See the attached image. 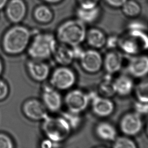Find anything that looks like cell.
<instances>
[{
	"mask_svg": "<svg viewBox=\"0 0 148 148\" xmlns=\"http://www.w3.org/2000/svg\"><path fill=\"white\" fill-rule=\"evenodd\" d=\"M135 93L138 101L148 103V77L138 83L136 87Z\"/></svg>",
	"mask_w": 148,
	"mask_h": 148,
	"instance_id": "cell-25",
	"label": "cell"
},
{
	"mask_svg": "<svg viewBox=\"0 0 148 148\" xmlns=\"http://www.w3.org/2000/svg\"><path fill=\"white\" fill-rule=\"evenodd\" d=\"M21 110L26 118L34 121H42L49 115V112L42 101L37 99H28L25 101Z\"/></svg>",
	"mask_w": 148,
	"mask_h": 148,
	"instance_id": "cell-11",
	"label": "cell"
},
{
	"mask_svg": "<svg viewBox=\"0 0 148 148\" xmlns=\"http://www.w3.org/2000/svg\"><path fill=\"white\" fill-rule=\"evenodd\" d=\"M99 91L102 96L109 98L114 96L116 94L114 80L110 78H105L100 84Z\"/></svg>",
	"mask_w": 148,
	"mask_h": 148,
	"instance_id": "cell-24",
	"label": "cell"
},
{
	"mask_svg": "<svg viewBox=\"0 0 148 148\" xmlns=\"http://www.w3.org/2000/svg\"><path fill=\"white\" fill-rule=\"evenodd\" d=\"M34 16L38 22L48 23L52 20L53 14L51 10L47 6L40 5L35 9Z\"/></svg>",
	"mask_w": 148,
	"mask_h": 148,
	"instance_id": "cell-22",
	"label": "cell"
},
{
	"mask_svg": "<svg viewBox=\"0 0 148 148\" xmlns=\"http://www.w3.org/2000/svg\"><path fill=\"white\" fill-rule=\"evenodd\" d=\"M90 98L92 112L96 116L106 117L113 113L114 104L108 98L98 96L94 92L88 94Z\"/></svg>",
	"mask_w": 148,
	"mask_h": 148,
	"instance_id": "cell-12",
	"label": "cell"
},
{
	"mask_svg": "<svg viewBox=\"0 0 148 148\" xmlns=\"http://www.w3.org/2000/svg\"><path fill=\"white\" fill-rule=\"evenodd\" d=\"M55 36L50 33L36 34L30 40L26 50L29 58L47 61L52 57L58 44Z\"/></svg>",
	"mask_w": 148,
	"mask_h": 148,
	"instance_id": "cell-3",
	"label": "cell"
},
{
	"mask_svg": "<svg viewBox=\"0 0 148 148\" xmlns=\"http://www.w3.org/2000/svg\"><path fill=\"white\" fill-rule=\"evenodd\" d=\"M114 148H136V143L128 136H117L113 141Z\"/></svg>",
	"mask_w": 148,
	"mask_h": 148,
	"instance_id": "cell-27",
	"label": "cell"
},
{
	"mask_svg": "<svg viewBox=\"0 0 148 148\" xmlns=\"http://www.w3.org/2000/svg\"><path fill=\"white\" fill-rule=\"evenodd\" d=\"M116 94L121 96H127L134 88V82L130 76L122 75L114 80Z\"/></svg>",
	"mask_w": 148,
	"mask_h": 148,
	"instance_id": "cell-20",
	"label": "cell"
},
{
	"mask_svg": "<svg viewBox=\"0 0 148 148\" xmlns=\"http://www.w3.org/2000/svg\"><path fill=\"white\" fill-rule=\"evenodd\" d=\"M82 69L93 74L98 72L103 66V58L95 49L83 50L78 59Z\"/></svg>",
	"mask_w": 148,
	"mask_h": 148,
	"instance_id": "cell-9",
	"label": "cell"
},
{
	"mask_svg": "<svg viewBox=\"0 0 148 148\" xmlns=\"http://www.w3.org/2000/svg\"><path fill=\"white\" fill-rule=\"evenodd\" d=\"M101 10L98 6L92 9L79 7L76 11L78 19L84 24H91L96 21L100 15Z\"/></svg>",
	"mask_w": 148,
	"mask_h": 148,
	"instance_id": "cell-21",
	"label": "cell"
},
{
	"mask_svg": "<svg viewBox=\"0 0 148 148\" xmlns=\"http://www.w3.org/2000/svg\"><path fill=\"white\" fill-rule=\"evenodd\" d=\"M60 115L68 121L73 131L79 128L81 124L82 118L80 114L74 113L66 110V111L62 112Z\"/></svg>",
	"mask_w": 148,
	"mask_h": 148,
	"instance_id": "cell-26",
	"label": "cell"
},
{
	"mask_svg": "<svg viewBox=\"0 0 148 148\" xmlns=\"http://www.w3.org/2000/svg\"><path fill=\"white\" fill-rule=\"evenodd\" d=\"M109 6L114 8L121 7L127 0H104Z\"/></svg>",
	"mask_w": 148,
	"mask_h": 148,
	"instance_id": "cell-33",
	"label": "cell"
},
{
	"mask_svg": "<svg viewBox=\"0 0 148 148\" xmlns=\"http://www.w3.org/2000/svg\"><path fill=\"white\" fill-rule=\"evenodd\" d=\"M49 84L61 92H67L74 88L77 77L76 73L69 66L58 65L51 71Z\"/></svg>",
	"mask_w": 148,
	"mask_h": 148,
	"instance_id": "cell-6",
	"label": "cell"
},
{
	"mask_svg": "<svg viewBox=\"0 0 148 148\" xmlns=\"http://www.w3.org/2000/svg\"><path fill=\"white\" fill-rule=\"evenodd\" d=\"M30 78L37 82H43L49 79L51 69L47 61L29 58L26 64Z\"/></svg>",
	"mask_w": 148,
	"mask_h": 148,
	"instance_id": "cell-10",
	"label": "cell"
},
{
	"mask_svg": "<svg viewBox=\"0 0 148 148\" xmlns=\"http://www.w3.org/2000/svg\"><path fill=\"white\" fill-rule=\"evenodd\" d=\"M127 71L135 78H144L148 75V56L144 54L133 55L128 62Z\"/></svg>",
	"mask_w": 148,
	"mask_h": 148,
	"instance_id": "cell-14",
	"label": "cell"
},
{
	"mask_svg": "<svg viewBox=\"0 0 148 148\" xmlns=\"http://www.w3.org/2000/svg\"><path fill=\"white\" fill-rule=\"evenodd\" d=\"M86 32L85 24L82 21L79 19L68 20L58 27L56 40L68 46H78L85 40Z\"/></svg>",
	"mask_w": 148,
	"mask_h": 148,
	"instance_id": "cell-4",
	"label": "cell"
},
{
	"mask_svg": "<svg viewBox=\"0 0 148 148\" xmlns=\"http://www.w3.org/2000/svg\"><path fill=\"white\" fill-rule=\"evenodd\" d=\"M58 65L70 66L75 60L72 47L59 43L52 56Z\"/></svg>",
	"mask_w": 148,
	"mask_h": 148,
	"instance_id": "cell-16",
	"label": "cell"
},
{
	"mask_svg": "<svg viewBox=\"0 0 148 148\" xmlns=\"http://www.w3.org/2000/svg\"><path fill=\"white\" fill-rule=\"evenodd\" d=\"M9 94V86L5 80L0 77V101L5 100Z\"/></svg>",
	"mask_w": 148,
	"mask_h": 148,
	"instance_id": "cell-30",
	"label": "cell"
},
{
	"mask_svg": "<svg viewBox=\"0 0 148 148\" xmlns=\"http://www.w3.org/2000/svg\"><path fill=\"white\" fill-rule=\"evenodd\" d=\"M4 66L3 62L2 61V59L0 58V77L4 72Z\"/></svg>",
	"mask_w": 148,
	"mask_h": 148,
	"instance_id": "cell-35",
	"label": "cell"
},
{
	"mask_svg": "<svg viewBox=\"0 0 148 148\" xmlns=\"http://www.w3.org/2000/svg\"><path fill=\"white\" fill-rule=\"evenodd\" d=\"M97 136L102 140L113 142L117 138V130L112 124L107 122L99 123L95 128Z\"/></svg>",
	"mask_w": 148,
	"mask_h": 148,
	"instance_id": "cell-19",
	"label": "cell"
},
{
	"mask_svg": "<svg viewBox=\"0 0 148 148\" xmlns=\"http://www.w3.org/2000/svg\"><path fill=\"white\" fill-rule=\"evenodd\" d=\"M85 40L90 47L97 49L102 48L105 46L107 37L102 30L98 28H93L86 32Z\"/></svg>",
	"mask_w": 148,
	"mask_h": 148,
	"instance_id": "cell-18",
	"label": "cell"
},
{
	"mask_svg": "<svg viewBox=\"0 0 148 148\" xmlns=\"http://www.w3.org/2000/svg\"><path fill=\"white\" fill-rule=\"evenodd\" d=\"M146 130L147 132V134H148V124H147V126Z\"/></svg>",
	"mask_w": 148,
	"mask_h": 148,
	"instance_id": "cell-37",
	"label": "cell"
},
{
	"mask_svg": "<svg viewBox=\"0 0 148 148\" xmlns=\"http://www.w3.org/2000/svg\"><path fill=\"white\" fill-rule=\"evenodd\" d=\"M81 8L92 9L98 6L100 0H77Z\"/></svg>",
	"mask_w": 148,
	"mask_h": 148,
	"instance_id": "cell-31",
	"label": "cell"
},
{
	"mask_svg": "<svg viewBox=\"0 0 148 148\" xmlns=\"http://www.w3.org/2000/svg\"><path fill=\"white\" fill-rule=\"evenodd\" d=\"M123 64V57L120 52L112 50L106 55L103 59V66L109 74L118 72Z\"/></svg>",
	"mask_w": 148,
	"mask_h": 148,
	"instance_id": "cell-17",
	"label": "cell"
},
{
	"mask_svg": "<svg viewBox=\"0 0 148 148\" xmlns=\"http://www.w3.org/2000/svg\"><path fill=\"white\" fill-rule=\"evenodd\" d=\"M118 46L130 55L140 54L148 49V36L144 31L129 29L127 34L119 38Z\"/></svg>",
	"mask_w": 148,
	"mask_h": 148,
	"instance_id": "cell-5",
	"label": "cell"
},
{
	"mask_svg": "<svg viewBox=\"0 0 148 148\" xmlns=\"http://www.w3.org/2000/svg\"><path fill=\"white\" fill-rule=\"evenodd\" d=\"M41 128L46 139L59 144L67 140L73 132L70 124L61 115H48L42 120Z\"/></svg>",
	"mask_w": 148,
	"mask_h": 148,
	"instance_id": "cell-2",
	"label": "cell"
},
{
	"mask_svg": "<svg viewBox=\"0 0 148 148\" xmlns=\"http://www.w3.org/2000/svg\"><path fill=\"white\" fill-rule=\"evenodd\" d=\"M119 125L120 130L126 136H136L142 129L141 116L135 112L127 113L122 117Z\"/></svg>",
	"mask_w": 148,
	"mask_h": 148,
	"instance_id": "cell-13",
	"label": "cell"
},
{
	"mask_svg": "<svg viewBox=\"0 0 148 148\" xmlns=\"http://www.w3.org/2000/svg\"><path fill=\"white\" fill-rule=\"evenodd\" d=\"M134 112L140 116L148 114V103L138 101L134 104Z\"/></svg>",
	"mask_w": 148,
	"mask_h": 148,
	"instance_id": "cell-29",
	"label": "cell"
},
{
	"mask_svg": "<svg viewBox=\"0 0 148 148\" xmlns=\"http://www.w3.org/2000/svg\"><path fill=\"white\" fill-rule=\"evenodd\" d=\"M6 6V15L11 22L18 23L24 19L26 7L23 0H10Z\"/></svg>",
	"mask_w": 148,
	"mask_h": 148,
	"instance_id": "cell-15",
	"label": "cell"
},
{
	"mask_svg": "<svg viewBox=\"0 0 148 148\" xmlns=\"http://www.w3.org/2000/svg\"><path fill=\"white\" fill-rule=\"evenodd\" d=\"M41 101L49 112L56 113L60 112L64 105V100L60 91L50 84H45L42 87Z\"/></svg>",
	"mask_w": 148,
	"mask_h": 148,
	"instance_id": "cell-8",
	"label": "cell"
},
{
	"mask_svg": "<svg viewBox=\"0 0 148 148\" xmlns=\"http://www.w3.org/2000/svg\"><path fill=\"white\" fill-rule=\"evenodd\" d=\"M63 100L66 110L77 114L84 112L90 104L89 94L76 88L67 91Z\"/></svg>",
	"mask_w": 148,
	"mask_h": 148,
	"instance_id": "cell-7",
	"label": "cell"
},
{
	"mask_svg": "<svg viewBox=\"0 0 148 148\" xmlns=\"http://www.w3.org/2000/svg\"><path fill=\"white\" fill-rule=\"evenodd\" d=\"M14 143L10 136L4 132H0V148H13Z\"/></svg>",
	"mask_w": 148,
	"mask_h": 148,
	"instance_id": "cell-28",
	"label": "cell"
},
{
	"mask_svg": "<svg viewBox=\"0 0 148 148\" xmlns=\"http://www.w3.org/2000/svg\"><path fill=\"white\" fill-rule=\"evenodd\" d=\"M43 1L50 4H56L61 2L62 0H43Z\"/></svg>",
	"mask_w": 148,
	"mask_h": 148,
	"instance_id": "cell-36",
	"label": "cell"
},
{
	"mask_svg": "<svg viewBox=\"0 0 148 148\" xmlns=\"http://www.w3.org/2000/svg\"><path fill=\"white\" fill-rule=\"evenodd\" d=\"M121 8L123 14L129 17H137L142 11L140 5L134 0H127Z\"/></svg>",
	"mask_w": 148,
	"mask_h": 148,
	"instance_id": "cell-23",
	"label": "cell"
},
{
	"mask_svg": "<svg viewBox=\"0 0 148 148\" xmlns=\"http://www.w3.org/2000/svg\"><path fill=\"white\" fill-rule=\"evenodd\" d=\"M32 38V34L28 28L21 25L13 26L2 38V50L9 56L19 55L26 51Z\"/></svg>",
	"mask_w": 148,
	"mask_h": 148,
	"instance_id": "cell-1",
	"label": "cell"
},
{
	"mask_svg": "<svg viewBox=\"0 0 148 148\" xmlns=\"http://www.w3.org/2000/svg\"><path fill=\"white\" fill-rule=\"evenodd\" d=\"M7 3L8 0H0V10H2L5 7Z\"/></svg>",
	"mask_w": 148,
	"mask_h": 148,
	"instance_id": "cell-34",
	"label": "cell"
},
{
	"mask_svg": "<svg viewBox=\"0 0 148 148\" xmlns=\"http://www.w3.org/2000/svg\"><path fill=\"white\" fill-rule=\"evenodd\" d=\"M118 41L119 38L115 36H112L109 38H107L106 45L110 49H114L116 46H118Z\"/></svg>",
	"mask_w": 148,
	"mask_h": 148,
	"instance_id": "cell-32",
	"label": "cell"
}]
</instances>
